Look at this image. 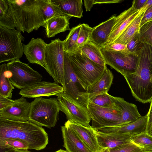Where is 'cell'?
<instances>
[{
	"label": "cell",
	"mask_w": 152,
	"mask_h": 152,
	"mask_svg": "<svg viewBox=\"0 0 152 152\" xmlns=\"http://www.w3.org/2000/svg\"><path fill=\"white\" fill-rule=\"evenodd\" d=\"M152 46L142 44L138 54L134 73L124 76L133 96L143 104L151 102L152 98Z\"/></svg>",
	"instance_id": "cell-1"
},
{
	"label": "cell",
	"mask_w": 152,
	"mask_h": 152,
	"mask_svg": "<svg viewBox=\"0 0 152 152\" xmlns=\"http://www.w3.org/2000/svg\"><path fill=\"white\" fill-rule=\"evenodd\" d=\"M14 139L25 142L28 149L39 151L48 144V134L44 129L28 121L10 120L0 117V140Z\"/></svg>",
	"instance_id": "cell-2"
},
{
	"label": "cell",
	"mask_w": 152,
	"mask_h": 152,
	"mask_svg": "<svg viewBox=\"0 0 152 152\" xmlns=\"http://www.w3.org/2000/svg\"><path fill=\"white\" fill-rule=\"evenodd\" d=\"M50 0H8L14 15L17 30L29 33L45 24V7Z\"/></svg>",
	"instance_id": "cell-3"
},
{
	"label": "cell",
	"mask_w": 152,
	"mask_h": 152,
	"mask_svg": "<svg viewBox=\"0 0 152 152\" xmlns=\"http://www.w3.org/2000/svg\"><path fill=\"white\" fill-rule=\"evenodd\" d=\"M60 111L57 98H36L31 102L28 121L39 126L51 129L56 124Z\"/></svg>",
	"instance_id": "cell-4"
},
{
	"label": "cell",
	"mask_w": 152,
	"mask_h": 152,
	"mask_svg": "<svg viewBox=\"0 0 152 152\" xmlns=\"http://www.w3.org/2000/svg\"><path fill=\"white\" fill-rule=\"evenodd\" d=\"M74 71L86 90L101 77L107 67L94 62L79 49L68 54Z\"/></svg>",
	"instance_id": "cell-5"
},
{
	"label": "cell",
	"mask_w": 152,
	"mask_h": 152,
	"mask_svg": "<svg viewBox=\"0 0 152 152\" xmlns=\"http://www.w3.org/2000/svg\"><path fill=\"white\" fill-rule=\"evenodd\" d=\"M24 39L20 31L0 26V63L20 60Z\"/></svg>",
	"instance_id": "cell-6"
},
{
	"label": "cell",
	"mask_w": 152,
	"mask_h": 152,
	"mask_svg": "<svg viewBox=\"0 0 152 152\" xmlns=\"http://www.w3.org/2000/svg\"><path fill=\"white\" fill-rule=\"evenodd\" d=\"M64 40L56 39L47 44L45 56L46 71L55 82L61 85L64 89Z\"/></svg>",
	"instance_id": "cell-7"
},
{
	"label": "cell",
	"mask_w": 152,
	"mask_h": 152,
	"mask_svg": "<svg viewBox=\"0 0 152 152\" xmlns=\"http://www.w3.org/2000/svg\"><path fill=\"white\" fill-rule=\"evenodd\" d=\"M7 65L10 80L14 86L19 89L41 81L42 78L38 72L20 60L9 62Z\"/></svg>",
	"instance_id": "cell-8"
},
{
	"label": "cell",
	"mask_w": 152,
	"mask_h": 152,
	"mask_svg": "<svg viewBox=\"0 0 152 152\" xmlns=\"http://www.w3.org/2000/svg\"><path fill=\"white\" fill-rule=\"evenodd\" d=\"M64 73V92L75 100L87 107L89 103V97L86 90L74 71L69 55L65 52Z\"/></svg>",
	"instance_id": "cell-9"
},
{
	"label": "cell",
	"mask_w": 152,
	"mask_h": 152,
	"mask_svg": "<svg viewBox=\"0 0 152 152\" xmlns=\"http://www.w3.org/2000/svg\"><path fill=\"white\" fill-rule=\"evenodd\" d=\"M60 111L68 120L86 126H89L91 120L87 107L75 100L64 92L57 96Z\"/></svg>",
	"instance_id": "cell-10"
},
{
	"label": "cell",
	"mask_w": 152,
	"mask_h": 152,
	"mask_svg": "<svg viewBox=\"0 0 152 152\" xmlns=\"http://www.w3.org/2000/svg\"><path fill=\"white\" fill-rule=\"evenodd\" d=\"M87 108L92 120L91 127L95 130L105 127L122 125L121 112L119 108L103 107L90 103Z\"/></svg>",
	"instance_id": "cell-11"
},
{
	"label": "cell",
	"mask_w": 152,
	"mask_h": 152,
	"mask_svg": "<svg viewBox=\"0 0 152 152\" xmlns=\"http://www.w3.org/2000/svg\"><path fill=\"white\" fill-rule=\"evenodd\" d=\"M106 64L110 66L123 76L135 72L138 55L130 53L101 50Z\"/></svg>",
	"instance_id": "cell-12"
},
{
	"label": "cell",
	"mask_w": 152,
	"mask_h": 152,
	"mask_svg": "<svg viewBox=\"0 0 152 152\" xmlns=\"http://www.w3.org/2000/svg\"><path fill=\"white\" fill-rule=\"evenodd\" d=\"M64 91L63 87L56 82L42 81L21 89L19 94L24 97L36 98L57 96Z\"/></svg>",
	"instance_id": "cell-13"
},
{
	"label": "cell",
	"mask_w": 152,
	"mask_h": 152,
	"mask_svg": "<svg viewBox=\"0 0 152 152\" xmlns=\"http://www.w3.org/2000/svg\"><path fill=\"white\" fill-rule=\"evenodd\" d=\"M47 44L41 38H32L28 44H23V52L28 61L39 64L46 70L45 56Z\"/></svg>",
	"instance_id": "cell-14"
},
{
	"label": "cell",
	"mask_w": 152,
	"mask_h": 152,
	"mask_svg": "<svg viewBox=\"0 0 152 152\" xmlns=\"http://www.w3.org/2000/svg\"><path fill=\"white\" fill-rule=\"evenodd\" d=\"M31 103L22 96L10 105L0 110V117L19 121H28Z\"/></svg>",
	"instance_id": "cell-15"
},
{
	"label": "cell",
	"mask_w": 152,
	"mask_h": 152,
	"mask_svg": "<svg viewBox=\"0 0 152 152\" xmlns=\"http://www.w3.org/2000/svg\"><path fill=\"white\" fill-rule=\"evenodd\" d=\"M139 12V10H137L135 8L133 1L131 7L116 16L114 25L108 40L103 47L112 44L137 16Z\"/></svg>",
	"instance_id": "cell-16"
},
{
	"label": "cell",
	"mask_w": 152,
	"mask_h": 152,
	"mask_svg": "<svg viewBox=\"0 0 152 152\" xmlns=\"http://www.w3.org/2000/svg\"><path fill=\"white\" fill-rule=\"evenodd\" d=\"M61 127L63 146L68 152H92L66 122L64 125Z\"/></svg>",
	"instance_id": "cell-17"
},
{
	"label": "cell",
	"mask_w": 152,
	"mask_h": 152,
	"mask_svg": "<svg viewBox=\"0 0 152 152\" xmlns=\"http://www.w3.org/2000/svg\"><path fill=\"white\" fill-rule=\"evenodd\" d=\"M148 115L142 116L136 121L127 124L102 128L98 131L105 133L117 132L131 137L141 132H146Z\"/></svg>",
	"instance_id": "cell-18"
},
{
	"label": "cell",
	"mask_w": 152,
	"mask_h": 152,
	"mask_svg": "<svg viewBox=\"0 0 152 152\" xmlns=\"http://www.w3.org/2000/svg\"><path fill=\"white\" fill-rule=\"evenodd\" d=\"M66 123L77 134L92 152H98L101 148L95 130L91 126H86L67 120Z\"/></svg>",
	"instance_id": "cell-19"
},
{
	"label": "cell",
	"mask_w": 152,
	"mask_h": 152,
	"mask_svg": "<svg viewBox=\"0 0 152 152\" xmlns=\"http://www.w3.org/2000/svg\"><path fill=\"white\" fill-rule=\"evenodd\" d=\"M116 17V15H113L107 20L93 28L90 41L100 47L104 46L110 35Z\"/></svg>",
	"instance_id": "cell-20"
},
{
	"label": "cell",
	"mask_w": 152,
	"mask_h": 152,
	"mask_svg": "<svg viewBox=\"0 0 152 152\" xmlns=\"http://www.w3.org/2000/svg\"><path fill=\"white\" fill-rule=\"evenodd\" d=\"M97 139L101 148H112L132 142L131 137L117 132L105 133L95 131Z\"/></svg>",
	"instance_id": "cell-21"
},
{
	"label": "cell",
	"mask_w": 152,
	"mask_h": 152,
	"mask_svg": "<svg viewBox=\"0 0 152 152\" xmlns=\"http://www.w3.org/2000/svg\"><path fill=\"white\" fill-rule=\"evenodd\" d=\"M71 16L63 15L53 17L47 20L43 26L45 29L48 38L55 37L56 34L67 30L70 31L69 21Z\"/></svg>",
	"instance_id": "cell-22"
},
{
	"label": "cell",
	"mask_w": 152,
	"mask_h": 152,
	"mask_svg": "<svg viewBox=\"0 0 152 152\" xmlns=\"http://www.w3.org/2000/svg\"><path fill=\"white\" fill-rule=\"evenodd\" d=\"M114 97L116 104L121 112V126L134 122L142 116L135 104L126 101L122 98Z\"/></svg>",
	"instance_id": "cell-23"
},
{
	"label": "cell",
	"mask_w": 152,
	"mask_h": 152,
	"mask_svg": "<svg viewBox=\"0 0 152 152\" xmlns=\"http://www.w3.org/2000/svg\"><path fill=\"white\" fill-rule=\"evenodd\" d=\"M57 6L63 13L72 17H83V2L82 0H51Z\"/></svg>",
	"instance_id": "cell-24"
},
{
	"label": "cell",
	"mask_w": 152,
	"mask_h": 152,
	"mask_svg": "<svg viewBox=\"0 0 152 152\" xmlns=\"http://www.w3.org/2000/svg\"><path fill=\"white\" fill-rule=\"evenodd\" d=\"M113 79V75L112 72L106 67L101 78L87 89L86 92L89 99L99 94L108 93Z\"/></svg>",
	"instance_id": "cell-25"
},
{
	"label": "cell",
	"mask_w": 152,
	"mask_h": 152,
	"mask_svg": "<svg viewBox=\"0 0 152 152\" xmlns=\"http://www.w3.org/2000/svg\"><path fill=\"white\" fill-rule=\"evenodd\" d=\"M144 13L142 14L139 13L137 16L112 44L118 43L126 45L135 34L139 31L140 22Z\"/></svg>",
	"instance_id": "cell-26"
},
{
	"label": "cell",
	"mask_w": 152,
	"mask_h": 152,
	"mask_svg": "<svg viewBox=\"0 0 152 152\" xmlns=\"http://www.w3.org/2000/svg\"><path fill=\"white\" fill-rule=\"evenodd\" d=\"M0 26L10 29L16 27L15 17L8 0H0Z\"/></svg>",
	"instance_id": "cell-27"
},
{
	"label": "cell",
	"mask_w": 152,
	"mask_h": 152,
	"mask_svg": "<svg viewBox=\"0 0 152 152\" xmlns=\"http://www.w3.org/2000/svg\"><path fill=\"white\" fill-rule=\"evenodd\" d=\"M80 51L91 60L98 64L106 65L100 47L89 41L79 49Z\"/></svg>",
	"instance_id": "cell-28"
},
{
	"label": "cell",
	"mask_w": 152,
	"mask_h": 152,
	"mask_svg": "<svg viewBox=\"0 0 152 152\" xmlns=\"http://www.w3.org/2000/svg\"><path fill=\"white\" fill-rule=\"evenodd\" d=\"M14 89L9 80L7 64L4 63L0 66V94L11 99L13 90Z\"/></svg>",
	"instance_id": "cell-29"
},
{
	"label": "cell",
	"mask_w": 152,
	"mask_h": 152,
	"mask_svg": "<svg viewBox=\"0 0 152 152\" xmlns=\"http://www.w3.org/2000/svg\"><path fill=\"white\" fill-rule=\"evenodd\" d=\"M81 24L72 27L64 41V48L65 53L68 54H72L79 48L77 42Z\"/></svg>",
	"instance_id": "cell-30"
},
{
	"label": "cell",
	"mask_w": 152,
	"mask_h": 152,
	"mask_svg": "<svg viewBox=\"0 0 152 152\" xmlns=\"http://www.w3.org/2000/svg\"><path fill=\"white\" fill-rule=\"evenodd\" d=\"M99 107L119 109L116 104L114 96L108 93H103L90 98L89 103Z\"/></svg>",
	"instance_id": "cell-31"
},
{
	"label": "cell",
	"mask_w": 152,
	"mask_h": 152,
	"mask_svg": "<svg viewBox=\"0 0 152 152\" xmlns=\"http://www.w3.org/2000/svg\"><path fill=\"white\" fill-rule=\"evenodd\" d=\"M132 142L141 148L143 151L152 152V136L146 132L132 136Z\"/></svg>",
	"instance_id": "cell-32"
},
{
	"label": "cell",
	"mask_w": 152,
	"mask_h": 152,
	"mask_svg": "<svg viewBox=\"0 0 152 152\" xmlns=\"http://www.w3.org/2000/svg\"><path fill=\"white\" fill-rule=\"evenodd\" d=\"M139 33L141 42L152 46V20L147 22L140 28Z\"/></svg>",
	"instance_id": "cell-33"
},
{
	"label": "cell",
	"mask_w": 152,
	"mask_h": 152,
	"mask_svg": "<svg viewBox=\"0 0 152 152\" xmlns=\"http://www.w3.org/2000/svg\"><path fill=\"white\" fill-rule=\"evenodd\" d=\"M92 28L87 24H81L77 42L79 49L90 41Z\"/></svg>",
	"instance_id": "cell-34"
},
{
	"label": "cell",
	"mask_w": 152,
	"mask_h": 152,
	"mask_svg": "<svg viewBox=\"0 0 152 152\" xmlns=\"http://www.w3.org/2000/svg\"><path fill=\"white\" fill-rule=\"evenodd\" d=\"M143 44L140 40L138 32L135 34L126 46L130 53L138 56Z\"/></svg>",
	"instance_id": "cell-35"
},
{
	"label": "cell",
	"mask_w": 152,
	"mask_h": 152,
	"mask_svg": "<svg viewBox=\"0 0 152 152\" xmlns=\"http://www.w3.org/2000/svg\"><path fill=\"white\" fill-rule=\"evenodd\" d=\"M0 145H6L18 149H28L27 145L23 141L14 139L8 138L0 140Z\"/></svg>",
	"instance_id": "cell-36"
},
{
	"label": "cell",
	"mask_w": 152,
	"mask_h": 152,
	"mask_svg": "<svg viewBox=\"0 0 152 152\" xmlns=\"http://www.w3.org/2000/svg\"><path fill=\"white\" fill-rule=\"evenodd\" d=\"M110 150L111 152H140L143 151L141 148L132 142L110 148Z\"/></svg>",
	"instance_id": "cell-37"
},
{
	"label": "cell",
	"mask_w": 152,
	"mask_h": 152,
	"mask_svg": "<svg viewBox=\"0 0 152 152\" xmlns=\"http://www.w3.org/2000/svg\"><path fill=\"white\" fill-rule=\"evenodd\" d=\"M100 49L103 51L120 52L124 54L131 53L128 51L126 45L118 43H113L108 46L100 47Z\"/></svg>",
	"instance_id": "cell-38"
},
{
	"label": "cell",
	"mask_w": 152,
	"mask_h": 152,
	"mask_svg": "<svg viewBox=\"0 0 152 152\" xmlns=\"http://www.w3.org/2000/svg\"><path fill=\"white\" fill-rule=\"evenodd\" d=\"M152 18V5L145 12L141 20L140 28Z\"/></svg>",
	"instance_id": "cell-39"
},
{
	"label": "cell",
	"mask_w": 152,
	"mask_h": 152,
	"mask_svg": "<svg viewBox=\"0 0 152 152\" xmlns=\"http://www.w3.org/2000/svg\"><path fill=\"white\" fill-rule=\"evenodd\" d=\"M15 101L0 94V110L10 105Z\"/></svg>",
	"instance_id": "cell-40"
},
{
	"label": "cell",
	"mask_w": 152,
	"mask_h": 152,
	"mask_svg": "<svg viewBox=\"0 0 152 152\" xmlns=\"http://www.w3.org/2000/svg\"><path fill=\"white\" fill-rule=\"evenodd\" d=\"M121 0H94V4H111L120 3Z\"/></svg>",
	"instance_id": "cell-41"
},
{
	"label": "cell",
	"mask_w": 152,
	"mask_h": 152,
	"mask_svg": "<svg viewBox=\"0 0 152 152\" xmlns=\"http://www.w3.org/2000/svg\"><path fill=\"white\" fill-rule=\"evenodd\" d=\"M152 5V0H147L142 7L139 10V13L142 14Z\"/></svg>",
	"instance_id": "cell-42"
},
{
	"label": "cell",
	"mask_w": 152,
	"mask_h": 152,
	"mask_svg": "<svg viewBox=\"0 0 152 152\" xmlns=\"http://www.w3.org/2000/svg\"><path fill=\"white\" fill-rule=\"evenodd\" d=\"M150 102V107L147 113L148 115V120L146 129L152 123V98Z\"/></svg>",
	"instance_id": "cell-43"
},
{
	"label": "cell",
	"mask_w": 152,
	"mask_h": 152,
	"mask_svg": "<svg viewBox=\"0 0 152 152\" xmlns=\"http://www.w3.org/2000/svg\"><path fill=\"white\" fill-rule=\"evenodd\" d=\"M84 5L86 11H90L92 7L94 4V0H84Z\"/></svg>",
	"instance_id": "cell-44"
},
{
	"label": "cell",
	"mask_w": 152,
	"mask_h": 152,
	"mask_svg": "<svg viewBox=\"0 0 152 152\" xmlns=\"http://www.w3.org/2000/svg\"><path fill=\"white\" fill-rule=\"evenodd\" d=\"M134 7L137 10H140L143 6L147 0H134Z\"/></svg>",
	"instance_id": "cell-45"
},
{
	"label": "cell",
	"mask_w": 152,
	"mask_h": 152,
	"mask_svg": "<svg viewBox=\"0 0 152 152\" xmlns=\"http://www.w3.org/2000/svg\"><path fill=\"white\" fill-rule=\"evenodd\" d=\"M16 149L7 146L0 145V152H16Z\"/></svg>",
	"instance_id": "cell-46"
},
{
	"label": "cell",
	"mask_w": 152,
	"mask_h": 152,
	"mask_svg": "<svg viewBox=\"0 0 152 152\" xmlns=\"http://www.w3.org/2000/svg\"><path fill=\"white\" fill-rule=\"evenodd\" d=\"M146 132L148 134L152 136V123L150 126L147 128Z\"/></svg>",
	"instance_id": "cell-47"
},
{
	"label": "cell",
	"mask_w": 152,
	"mask_h": 152,
	"mask_svg": "<svg viewBox=\"0 0 152 152\" xmlns=\"http://www.w3.org/2000/svg\"><path fill=\"white\" fill-rule=\"evenodd\" d=\"M98 152H111L110 149L107 148H101Z\"/></svg>",
	"instance_id": "cell-48"
},
{
	"label": "cell",
	"mask_w": 152,
	"mask_h": 152,
	"mask_svg": "<svg viewBox=\"0 0 152 152\" xmlns=\"http://www.w3.org/2000/svg\"><path fill=\"white\" fill-rule=\"evenodd\" d=\"M16 152H32L28 151V149L27 150H21L16 149H15Z\"/></svg>",
	"instance_id": "cell-49"
},
{
	"label": "cell",
	"mask_w": 152,
	"mask_h": 152,
	"mask_svg": "<svg viewBox=\"0 0 152 152\" xmlns=\"http://www.w3.org/2000/svg\"><path fill=\"white\" fill-rule=\"evenodd\" d=\"M55 152H68L67 151L61 149H60Z\"/></svg>",
	"instance_id": "cell-50"
},
{
	"label": "cell",
	"mask_w": 152,
	"mask_h": 152,
	"mask_svg": "<svg viewBox=\"0 0 152 152\" xmlns=\"http://www.w3.org/2000/svg\"><path fill=\"white\" fill-rule=\"evenodd\" d=\"M151 83H152V75L151 77Z\"/></svg>",
	"instance_id": "cell-51"
},
{
	"label": "cell",
	"mask_w": 152,
	"mask_h": 152,
	"mask_svg": "<svg viewBox=\"0 0 152 152\" xmlns=\"http://www.w3.org/2000/svg\"><path fill=\"white\" fill-rule=\"evenodd\" d=\"M140 152H147V151H142Z\"/></svg>",
	"instance_id": "cell-52"
},
{
	"label": "cell",
	"mask_w": 152,
	"mask_h": 152,
	"mask_svg": "<svg viewBox=\"0 0 152 152\" xmlns=\"http://www.w3.org/2000/svg\"><path fill=\"white\" fill-rule=\"evenodd\" d=\"M152 20V19H151L150 20Z\"/></svg>",
	"instance_id": "cell-53"
}]
</instances>
